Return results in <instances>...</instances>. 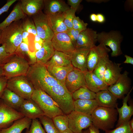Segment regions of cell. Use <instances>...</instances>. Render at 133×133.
Masks as SVG:
<instances>
[{
    "label": "cell",
    "instance_id": "obj_24",
    "mask_svg": "<svg viewBox=\"0 0 133 133\" xmlns=\"http://www.w3.org/2000/svg\"><path fill=\"white\" fill-rule=\"evenodd\" d=\"M55 51L51 40L44 41L41 48L35 52L36 63L45 65L53 55Z\"/></svg>",
    "mask_w": 133,
    "mask_h": 133
},
{
    "label": "cell",
    "instance_id": "obj_36",
    "mask_svg": "<svg viewBox=\"0 0 133 133\" xmlns=\"http://www.w3.org/2000/svg\"><path fill=\"white\" fill-rule=\"evenodd\" d=\"M39 118L47 133H61L55 126L52 119L44 115Z\"/></svg>",
    "mask_w": 133,
    "mask_h": 133
},
{
    "label": "cell",
    "instance_id": "obj_2",
    "mask_svg": "<svg viewBox=\"0 0 133 133\" xmlns=\"http://www.w3.org/2000/svg\"><path fill=\"white\" fill-rule=\"evenodd\" d=\"M22 23L20 20L12 23L2 30L0 35V45L4 46L7 52L14 54L22 42Z\"/></svg>",
    "mask_w": 133,
    "mask_h": 133
},
{
    "label": "cell",
    "instance_id": "obj_49",
    "mask_svg": "<svg viewBox=\"0 0 133 133\" xmlns=\"http://www.w3.org/2000/svg\"><path fill=\"white\" fill-rule=\"evenodd\" d=\"M29 33L28 32L23 31L22 33V42L29 43L28 37Z\"/></svg>",
    "mask_w": 133,
    "mask_h": 133
},
{
    "label": "cell",
    "instance_id": "obj_50",
    "mask_svg": "<svg viewBox=\"0 0 133 133\" xmlns=\"http://www.w3.org/2000/svg\"><path fill=\"white\" fill-rule=\"evenodd\" d=\"M97 21L100 23H104L105 21V18L104 16L101 14H97Z\"/></svg>",
    "mask_w": 133,
    "mask_h": 133
},
{
    "label": "cell",
    "instance_id": "obj_6",
    "mask_svg": "<svg viewBox=\"0 0 133 133\" xmlns=\"http://www.w3.org/2000/svg\"><path fill=\"white\" fill-rule=\"evenodd\" d=\"M31 99L38 104L44 115L51 119L56 116L64 114L52 98L43 91L35 89Z\"/></svg>",
    "mask_w": 133,
    "mask_h": 133
},
{
    "label": "cell",
    "instance_id": "obj_11",
    "mask_svg": "<svg viewBox=\"0 0 133 133\" xmlns=\"http://www.w3.org/2000/svg\"><path fill=\"white\" fill-rule=\"evenodd\" d=\"M24 117V116L19 112L6 105L1 99L0 100V131L2 129L9 127L15 121Z\"/></svg>",
    "mask_w": 133,
    "mask_h": 133
},
{
    "label": "cell",
    "instance_id": "obj_25",
    "mask_svg": "<svg viewBox=\"0 0 133 133\" xmlns=\"http://www.w3.org/2000/svg\"><path fill=\"white\" fill-rule=\"evenodd\" d=\"M74 111L87 115H91L94 110L99 106L95 99L74 100Z\"/></svg>",
    "mask_w": 133,
    "mask_h": 133
},
{
    "label": "cell",
    "instance_id": "obj_13",
    "mask_svg": "<svg viewBox=\"0 0 133 133\" xmlns=\"http://www.w3.org/2000/svg\"><path fill=\"white\" fill-rule=\"evenodd\" d=\"M65 85L71 94L81 87H86L85 72L74 67L67 75Z\"/></svg>",
    "mask_w": 133,
    "mask_h": 133
},
{
    "label": "cell",
    "instance_id": "obj_30",
    "mask_svg": "<svg viewBox=\"0 0 133 133\" xmlns=\"http://www.w3.org/2000/svg\"><path fill=\"white\" fill-rule=\"evenodd\" d=\"M71 64L70 55L55 50L53 55L45 65L46 66L61 67Z\"/></svg>",
    "mask_w": 133,
    "mask_h": 133
},
{
    "label": "cell",
    "instance_id": "obj_7",
    "mask_svg": "<svg viewBox=\"0 0 133 133\" xmlns=\"http://www.w3.org/2000/svg\"><path fill=\"white\" fill-rule=\"evenodd\" d=\"M6 88L25 99L31 98L35 90L26 75L18 76L8 79Z\"/></svg>",
    "mask_w": 133,
    "mask_h": 133
},
{
    "label": "cell",
    "instance_id": "obj_8",
    "mask_svg": "<svg viewBox=\"0 0 133 133\" xmlns=\"http://www.w3.org/2000/svg\"><path fill=\"white\" fill-rule=\"evenodd\" d=\"M122 39L120 33L116 31L97 33V41L100 44L110 48L112 51L111 56L112 57H116L122 54L120 45Z\"/></svg>",
    "mask_w": 133,
    "mask_h": 133
},
{
    "label": "cell",
    "instance_id": "obj_26",
    "mask_svg": "<svg viewBox=\"0 0 133 133\" xmlns=\"http://www.w3.org/2000/svg\"><path fill=\"white\" fill-rule=\"evenodd\" d=\"M65 13L47 15L50 26L54 34L66 32L68 30L64 21Z\"/></svg>",
    "mask_w": 133,
    "mask_h": 133
},
{
    "label": "cell",
    "instance_id": "obj_12",
    "mask_svg": "<svg viewBox=\"0 0 133 133\" xmlns=\"http://www.w3.org/2000/svg\"><path fill=\"white\" fill-rule=\"evenodd\" d=\"M128 75V72L125 71L114 83L108 86V90L117 99L123 98L131 89V80Z\"/></svg>",
    "mask_w": 133,
    "mask_h": 133
},
{
    "label": "cell",
    "instance_id": "obj_52",
    "mask_svg": "<svg viewBox=\"0 0 133 133\" xmlns=\"http://www.w3.org/2000/svg\"><path fill=\"white\" fill-rule=\"evenodd\" d=\"M126 58V60L123 62L125 64H129L133 65V58L130 56L125 55H124Z\"/></svg>",
    "mask_w": 133,
    "mask_h": 133
},
{
    "label": "cell",
    "instance_id": "obj_55",
    "mask_svg": "<svg viewBox=\"0 0 133 133\" xmlns=\"http://www.w3.org/2000/svg\"><path fill=\"white\" fill-rule=\"evenodd\" d=\"M61 133H74L69 128L63 132Z\"/></svg>",
    "mask_w": 133,
    "mask_h": 133
},
{
    "label": "cell",
    "instance_id": "obj_42",
    "mask_svg": "<svg viewBox=\"0 0 133 133\" xmlns=\"http://www.w3.org/2000/svg\"><path fill=\"white\" fill-rule=\"evenodd\" d=\"M73 28L81 32L86 30L88 24L85 23L78 17L75 16L72 21Z\"/></svg>",
    "mask_w": 133,
    "mask_h": 133
},
{
    "label": "cell",
    "instance_id": "obj_57",
    "mask_svg": "<svg viewBox=\"0 0 133 133\" xmlns=\"http://www.w3.org/2000/svg\"><path fill=\"white\" fill-rule=\"evenodd\" d=\"M2 76V66L0 65V77Z\"/></svg>",
    "mask_w": 133,
    "mask_h": 133
},
{
    "label": "cell",
    "instance_id": "obj_17",
    "mask_svg": "<svg viewBox=\"0 0 133 133\" xmlns=\"http://www.w3.org/2000/svg\"><path fill=\"white\" fill-rule=\"evenodd\" d=\"M97 41V33L89 28L81 32L77 38L76 48L86 47L90 48L95 46Z\"/></svg>",
    "mask_w": 133,
    "mask_h": 133
},
{
    "label": "cell",
    "instance_id": "obj_33",
    "mask_svg": "<svg viewBox=\"0 0 133 133\" xmlns=\"http://www.w3.org/2000/svg\"><path fill=\"white\" fill-rule=\"evenodd\" d=\"M101 46L99 44L90 48L87 58L88 71L92 72L96 68L99 62Z\"/></svg>",
    "mask_w": 133,
    "mask_h": 133
},
{
    "label": "cell",
    "instance_id": "obj_37",
    "mask_svg": "<svg viewBox=\"0 0 133 133\" xmlns=\"http://www.w3.org/2000/svg\"><path fill=\"white\" fill-rule=\"evenodd\" d=\"M30 51L29 43L22 42L17 47L14 54L25 58L29 63V55Z\"/></svg>",
    "mask_w": 133,
    "mask_h": 133
},
{
    "label": "cell",
    "instance_id": "obj_29",
    "mask_svg": "<svg viewBox=\"0 0 133 133\" xmlns=\"http://www.w3.org/2000/svg\"><path fill=\"white\" fill-rule=\"evenodd\" d=\"M26 16L21 8L20 3H18L8 16L0 23V30H3L14 22L24 19Z\"/></svg>",
    "mask_w": 133,
    "mask_h": 133
},
{
    "label": "cell",
    "instance_id": "obj_44",
    "mask_svg": "<svg viewBox=\"0 0 133 133\" xmlns=\"http://www.w3.org/2000/svg\"><path fill=\"white\" fill-rule=\"evenodd\" d=\"M81 32L73 28L68 29L66 32L69 36L75 48L76 41L78 35Z\"/></svg>",
    "mask_w": 133,
    "mask_h": 133
},
{
    "label": "cell",
    "instance_id": "obj_3",
    "mask_svg": "<svg viewBox=\"0 0 133 133\" xmlns=\"http://www.w3.org/2000/svg\"><path fill=\"white\" fill-rule=\"evenodd\" d=\"M118 115L115 108L98 106L91 115L92 124L99 129L110 130L114 128Z\"/></svg>",
    "mask_w": 133,
    "mask_h": 133
},
{
    "label": "cell",
    "instance_id": "obj_23",
    "mask_svg": "<svg viewBox=\"0 0 133 133\" xmlns=\"http://www.w3.org/2000/svg\"><path fill=\"white\" fill-rule=\"evenodd\" d=\"M0 99L7 105L17 111L25 99L6 88Z\"/></svg>",
    "mask_w": 133,
    "mask_h": 133
},
{
    "label": "cell",
    "instance_id": "obj_20",
    "mask_svg": "<svg viewBox=\"0 0 133 133\" xmlns=\"http://www.w3.org/2000/svg\"><path fill=\"white\" fill-rule=\"evenodd\" d=\"M85 78L86 87L91 91L96 93L108 90L109 86L93 72H85Z\"/></svg>",
    "mask_w": 133,
    "mask_h": 133
},
{
    "label": "cell",
    "instance_id": "obj_21",
    "mask_svg": "<svg viewBox=\"0 0 133 133\" xmlns=\"http://www.w3.org/2000/svg\"><path fill=\"white\" fill-rule=\"evenodd\" d=\"M95 99L99 106L114 108L118 106L117 99L108 90L96 93Z\"/></svg>",
    "mask_w": 133,
    "mask_h": 133
},
{
    "label": "cell",
    "instance_id": "obj_4",
    "mask_svg": "<svg viewBox=\"0 0 133 133\" xmlns=\"http://www.w3.org/2000/svg\"><path fill=\"white\" fill-rule=\"evenodd\" d=\"M56 103L64 114L68 115L74 111V100L65 85L57 84L50 88L46 93Z\"/></svg>",
    "mask_w": 133,
    "mask_h": 133
},
{
    "label": "cell",
    "instance_id": "obj_39",
    "mask_svg": "<svg viewBox=\"0 0 133 133\" xmlns=\"http://www.w3.org/2000/svg\"><path fill=\"white\" fill-rule=\"evenodd\" d=\"M76 10L70 7L65 13L64 21L68 29L73 28L72 21Z\"/></svg>",
    "mask_w": 133,
    "mask_h": 133
},
{
    "label": "cell",
    "instance_id": "obj_40",
    "mask_svg": "<svg viewBox=\"0 0 133 133\" xmlns=\"http://www.w3.org/2000/svg\"><path fill=\"white\" fill-rule=\"evenodd\" d=\"M129 121L124 123L113 130L106 131L105 133H133L130 126Z\"/></svg>",
    "mask_w": 133,
    "mask_h": 133
},
{
    "label": "cell",
    "instance_id": "obj_58",
    "mask_svg": "<svg viewBox=\"0 0 133 133\" xmlns=\"http://www.w3.org/2000/svg\"><path fill=\"white\" fill-rule=\"evenodd\" d=\"M82 133H90L88 128L84 131H83Z\"/></svg>",
    "mask_w": 133,
    "mask_h": 133
},
{
    "label": "cell",
    "instance_id": "obj_9",
    "mask_svg": "<svg viewBox=\"0 0 133 133\" xmlns=\"http://www.w3.org/2000/svg\"><path fill=\"white\" fill-rule=\"evenodd\" d=\"M32 17L37 34L44 41L51 40L54 34L50 26L47 15L41 10Z\"/></svg>",
    "mask_w": 133,
    "mask_h": 133
},
{
    "label": "cell",
    "instance_id": "obj_19",
    "mask_svg": "<svg viewBox=\"0 0 133 133\" xmlns=\"http://www.w3.org/2000/svg\"><path fill=\"white\" fill-rule=\"evenodd\" d=\"M133 89V87L126 96L123 98V105L120 108L117 107L116 109L119 115V118L116 127H117L124 123L128 121L133 115V104H130L128 105L127 102L130 97V95Z\"/></svg>",
    "mask_w": 133,
    "mask_h": 133
},
{
    "label": "cell",
    "instance_id": "obj_56",
    "mask_svg": "<svg viewBox=\"0 0 133 133\" xmlns=\"http://www.w3.org/2000/svg\"><path fill=\"white\" fill-rule=\"evenodd\" d=\"M90 1L95 2L96 3H101L103 2H104L105 0H90Z\"/></svg>",
    "mask_w": 133,
    "mask_h": 133
},
{
    "label": "cell",
    "instance_id": "obj_59",
    "mask_svg": "<svg viewBox=\"0 0 133 133\" xmlns=\"http://www.w3.org/2000/svg\"><path fill=\"white\" fill-rule=\"evenodd\" d=\"M2 30H0V34L1 33Z\"/></svg>",
    "mask_w": 133,
    "mask_h": 133
},
{
    "label": "cell",
    "instance_id": "obj_45",
    "mask_svg": "<svg viewBox=\"0 0 133 133\" xmlns=\"http://www.w3.org/2000/svg\"><path fill=\"white\" fill-rule=\"evenodd\" d=\"M44 41L37 34L35 36L34 45L35 51H38L42 47Z\"/></svg>",
    "mask_w": 133,
    "mask_h": 133
},
{
    "label": "cell",
    "instance_id": "obj_34",
    "mask_svg": "<svg viewBox=\"0 0 133 133\" xmlns=\"http://www.w3.org/2000/svg\"><path fill=\"white\" fill-rule=\"evenodd\" d=\"M74 100L78 99L89 100L95 99L96 93L91 91L86 87H81L72 93Z\"/></svg>",
    "mask_w": 133,
    "mask_h": 133
},
{
    "label": "cell",
    "instance_id": "obj_27",
    "mask_svg": "<svg viewBox=\"0 0 133 133\" xmlns=\"http://www.w3.org/2000/svg\"><path fill=\"white\" fill-rule=\"evenodd\" d=\"M46 66L50 74L60 84L64 85L67 75L74 68L71 64L61 67Z\"/></svg>",
    "mask_w": 133,
    "mask_h": 133
},
{
    "label": "cell",
    "instance_id": "obj_1",
    "mask_svg": "<svg viewBox=\"0 0 133 133\" xmlns=\"http://www.w3.org/2000/svg\"><path fill=\"white\" fill-rule=\"evenodd\" d=\"M26 76L35 89L46 93L52 86L60 83L50 74L45 65L37 63L30 65Z\"/></svg>",
    "mask_w": 133,
    "mask_h": 133
},
{
    "label": "cell",
    "instance_id": "obj_46",
    "mask_svg": "<svg viewBox=\"0 0 133 133\" xmlns=\"http://www.w3.org/2000/svg\"><path fill=\"white\" fill-rule=\"evenodd\" d=\"M17 0H7L6 3L0 8V15L7 12L10 7Z\"/></svg>",
    "mask_w": 133,
    "mask_h": 133
},
{
    "label": "cell",
    "instance_id": "obj_53",
    "mask_svg": "<svg viewBox=\"0 0 133 133\" xmlns=\"http://www.w3.org/2000/svg\"><path fill=\"white\" fill-rule=\"evenodd\" d=\"M91 20L93 22H95L97 21V14L93 13L90 15V16Z\"/></svg>",
    "mask_w": 133,
    "mask_h": 133
},
{
    "label": "cell",
    "instance_id": "obj_38",
    "mask_svg": "<svg viewBox=\"0 0 133 133\" xmlns=\"http://www.w3.org/2000/svg\"><path fill=\"white\" fill-rule=\"evenodd\" d=\"M24 133H46L42 127L40 121L37 118L32 120L29 129Z\"/></svg>",
    "mask_w": 133,
    "mask_h": 133
},
{
    "label": "cell",
    "instance_id": "obj_15",
    "mask_svg": "<svg viewBox=\"0 0 133 133\" xmlns=\"http://www.w3.org/2000/svg\"><path fill=\"white\" fill-rule=\"evenodd\" d=\"M90 49L86 47L75 48L70 55L71 64L74 67L84 72L88 71L87 58Z\"/></svg>",
    "mask_w": 133,
    "mask_h": 133
},
{
    "label": "cell",
    "instance_id": "obj_5",
    "mask_svg": "<svg viewBox=\"0 0 133 133\" xmlns=\"http://www.w3.org/2000/svg\"><path fill=\"white\" fill-rule=\"evenodd\" d=\"M30 64L25 58L14 54L2 65L3 76L7 79L22 75H26Z\"/></svg>",
    "mask_w": 133,
    "mask_h": 133
},
{
    "label": "cell",
    "instance_id": "obj_41",
    "mask_svg": "<svg viewBox=\"0 0 133 133\" xmlns=\"http://www.w3.org/2000/svg\"><path fill=\"white\" fill-rule=\"evenodd\" d=\"M23 31H26L35 36L37 34L36 31L34 23L30 19H26L22 23Z\"/></svg>",
    "mask_w": 133,
    "mask_h": 133
},
{
    "label": "cell",
    "instance_id": "obj_51",
    "mask_svg": "<svg viewBox=\"0 0 133 133\" xmlns=\"http://www.w3.org/2000/svg\"><path fill=\"white\" fill-rule=\"evenodd\" d=\"M90 133H100L99 129L92 124L89 127Z\"/></svg>",
    "mask_w": 133,
    "mask_h": 133
},
{
    "label": "cell",
    "instance_id": "obj_10",
    "mask_svg": "<svg viewBox=\"0 0 133 133\" xmlns=\"http://www.w3.org/2000/svg\"><path fill=\"white\" fill-rule=\"evenodd\" d=\"M69 128L74 133H82L83 130L92 124L91 115H87L74 111L68 115Z\"/></svg>",
    "mask_w": 133,
    "mask_h": 133
},
{
    "label": "cell",
    "instance_id": "obj_18",
    "mask_svg": "<svg viewBox=\"0 0 133 133\" xmlns=\"http://www.w3.org/2000/svg\"><path fill=\"white\" fill-rule=\"evenodd\" d=\"M121 64L113 62L109 60L107 63L103 74L105 82L109 86L114 83L121 74L122 68Z\"/></svg>",
    "mask_w": 133,
    "mask_h": 133
},
{
    "label": "cell",
    "instance_id": "obj_43",
    "mask_svg": "<svg viewBox=\"0 0 133 133\" xmlns=\"http://www.w3.org/2000/svg\"><path fill=\"white\" fill-rule=\"evenodd\" d=\"M12 55L7 52L4 45L0 46V65L5 63Z\"/></svg>",
    "mask_w": 133,
    "mask_h": 133
},
{
    "label": "cell",
    "instance_id": "obj_28",
    "mask_svg": "<svg viewBox=\"0 0 133 133\" xmlns=\"http://www.w3.org/2000/svg\"><path fill=\"white\" fill-rule=\"evenodd\" d=\"M100 44L101 46V48L99 59L98 64L93 72L104 82L103 74L107 64L110 60L108 53L110 50L106 46Z\"/></svg>",
    "mask_w": 133,
    "mask_h": 133
},
{
    "label": "cell",
    "instance_id": "obj_31",
    "mask_svg": "<svg viewBox=\"0 0 133 133\" xmlns=\"http://www.w3.org/2000/svg\"><path fill=\"white\" fill-rule=\"evenodd\" d=\"M21 8L26 14L33 16L41 10L44 4L43 0H21Z\"/></svg>",
    "mask_w": 133,
    "mask_h": 133
},
{
    "label": "cell",
    "instance_id": "obj_47",
    "mask_svg": "<svg viewBox=\"0 0 133 133\" xmlns=\"http://www.w3.org/2000/svg\"><path fill=\"white\" fill-rule=\"evenodd\" d=\"M7 80L4 76L0 77V99L3 91L6 88Z\"/></svg>",
    "mask_w": 133,
    "mask_h": 133
},
{
    "label": "cell",
    "instance_id": "obj_22",
    "mask_svg": "<svg viewBox=\"0 0 133 133\" xmlns=\"http://www.w3.org/2000/svg\"><path fill=\"white\" fill-rule=\"evenodd\" d=\"M44 12L47 15L63 13L70 7L64 1L60 0H45Z\"/></svg>",
    "mask_w": 133,
    "mask_h": 133
},
{
    "label": "cell",
    "instance_id": "obj_16",
    "mask_svg": "<svg viewBox=\"0 0 133 133\" xmlns=\"http://www.w3.org/2000/svg\"><path fill=\"white\" fill-rule=\"evenodd\" d=\"M18 111L32 120L44 115L38 104L31 98L24 100Z\"/></svg>",
    "mask_w": 133,
    "mask_h": 133
},
{
    "label": "cell",
    "instance_id": "obj_54",
    "mask_svg": "<svg viewBox=\"0 0 133 133\" xmlns=\"http://www.w3.org/2000/svg\"><path fill=\"white\" fill-rule=\"evenodd\" d=\"M130 126L133 132V118L129 121Z\"/></svg>",
    "mask_w": 133,
    "mask_h": 133
},
{
    "label": "cell",
    "instance_id": "obj_14",
    "mask_svg": "<svg viewBox=\"0 0 133 133\" xmlns=\"http://www.w3.org/2000/svg\"><path fill=\"white\" fill-rule=\"evenodd\" d=\"M55 50L70 55L75 48L66 32L54 34L51 40Z\"/></svg>",
    "mask_w": 133,
    "mask_h": 133
},
{
    "label": "cell",
    "instance_id": "obj_32",
    "mask_svg": "<svg viewBox=\"0 0 133 133\" xmlns=\"http://www.w3.org/2000/svg\"><path fill=\"white\" fill-rule=\"evenodd\" d=\"M32 120L24 116L15 121L9 127L1 131L0 133H21L24 129H29Z\"/></svg>",
    "mask_w": 133,
    "mask_h": 133
},
{
    "label": "cell",
    "instance_id": "obj_48",
    "mask_svg": "<svg viewBox=\"0 0 133 133\" xmlns=\"http://www.w3.org/2000/svg\"><path fill=\"white\" fill-rule=\"evenodd\" d=\"M81 0H68L67 3L70 7L75 9L77 10L81 1Z\"/></svg>",
    "mask_w": 133,
    "mask_h": 133
},
{
    "label": "cell",
    "instance_id": "obj_35",
    "mask_svg": "<svg viewBox=\"0 0 133 133\" xmlns=\"http://www.w3.org/2000/svg\"><path fill=\"white\" fill-rule=\"evenodd\" d=\"M52 119L55 126L61 133L69 128L68 115L64 114L58 115Z\"/></svg>",
    "mask_w": 133,
    "mask_h": 133
}]
</instances>
